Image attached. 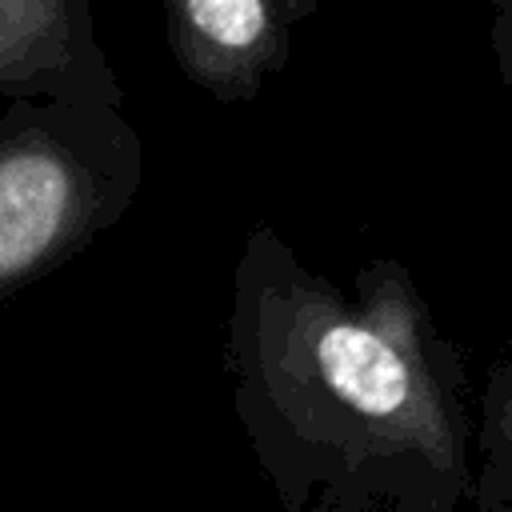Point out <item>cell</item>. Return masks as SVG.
I'll use <instances>...</instances> for the list:
<instances>
[{
  "mask_svg": "<svg viewBox=\"0 0 512 512\" xmlns=\"http://www.w3.org/2000/svg\"><path fill=\"white\" fill-rule=\"evenodd\" d=\"M224 364L232 412L288 512H372L460 476L448 360L392 260L336 288L256 224L232 276Z\"/></svg>",
  "mask_w": 512,
  "mask_h": 512,
  "instance_id": "cell-1",
  "label": "cell"
},
{
  "mask_svg": "<svg viewBox=\"0 0 512 512\" xmlns=\"http://www.w3.org/2000/svg\"><path fill=\"white\" fill-rule=\"evenodd\" d=\"M144 144L124 108L8 100L0 108V308L76 260L136 204Z\"/></svg>",
  "mask_w": 512,
  "mask_h": 512,
  "instance_id": "cell-2",
  "label": "cell"
},
{
  "mask_svg": "<svg viewBox=\"0 0 512 512\" xmlns=\"http://www.w3.org/2000/svg\"><path fill=\"white\" fill-rule=\"evenodd\" d=\"M312 12L316 0H168L164 40L196 88L244 104L288 64L292 28Z\"/></svg>",
  "mask_w": 512,
  "mask_h": 512,
  "instance_id": "cell-3",
  "label": "cell"
},
{
  "mask_svg": "<svg viewBox=\"0 0 512 512\" xmlns=\"http://www.w3.org/2000/svg\"><path fill=\"white\" fill-rule=\"evenodd\" d=\"M0 96L124 108L88 0H0Z\"/></svg>",
  "mask_w": 512,
  "mask_h": 512,
  "instance_id": "cell-4",
  "label": "cell"
},
{
  "mask_svg": "<svg viewBox=\"0 0 512 512\" xmlns=\"http://www.w3.org/2000/svg\"><path fill=\"white\" fill-rule=\"evenodd\" d=\"M492 428H496L500 448L512 464V380L508 376L500 384H492Z\"/></svg>",
  "mask_w": 512,
  "mask_h": 512,
  "instance_id": "cell-5",
  "label": "cell"
},
{
  "mask_svg": "<svg viewBox=\"0 0 512 512\" xmlns=\"http://www.w3.org/2000/svg\"><path fill=\"white\" fill-rule=\"evenodd\" d=\"M492 48H496L500 76H504V84L512 88V4H504V8L496 12V24H492Z\"/></svg>",
  "mask_w": 512,
  "mask_h": 512,
  "instance_id": "cell-6",
  "label": "cell"
},
{
  "mask_svg": "<svg viewBox=\"0 0 512 512\" xmlns=\"http://www.w3.org/2000/svg\"><path fill=\"white\" fill-rule=\"evenodd\" d=\"M340 512H360V508H340Z\"/></svg>",
  "mask_w": 512,
  "mask_h": 512,
  "instance_id": "cell-7",
  "label": "cell"
}]
</instances>
